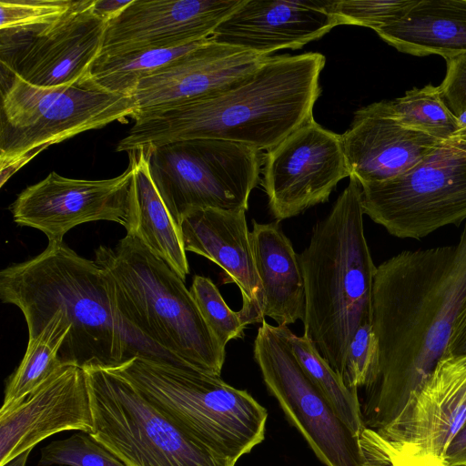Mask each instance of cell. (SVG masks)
<instances>
[{
  "label": "cell",
  "mask_w": 466,
  "mask_h": 466,
  "mask_svg": "<svg viewBox=\"0 0 466 466\" xmlns=\"http://www.w3.org/2000/svg\"><path fill=\"white\" fill-rule=\"evenodd\" d=\"M465 298L466 222L455 245L404 250L377 267L371 322L380 369L360 404L366 428L390 423L429 378Z\"/></svg>",
  "instance_id": "cell-1"
},
{
  "label": "cell",
  "mask_w": 466,
  "mask_h": 466,
  "mask_svg": "<svg viewBox=\"0 0 466 466\" xmlns=\"http://www.w3.org/2000/svg\"><path fill=\"white\" fill-rule=\"evenodd\" d=\"M325 63V56L316 52L270 56L220 91L137 115L116 151L204 138L268 151L313 119Z\"/></svg>",
  "instance_id": "cell-2"
},
{
  "label": "cell",
  "mask_w": 466,
  "mask_h": 466,
  "mask_svg": "<svg viewBox=\"0 0 466 466\" xmlns=\"http://www.w3.org/2000/svg\"><path fill=\"white\" fill-rule=\"evenodd\" d=\"M0 299L23 313L28 339L56 311L70 330L59 350L63 365L115 368L136 357L172 364L115 310L105 275L66 243H48L37 256L0 272ZM173 365V364H172Z\"/></svg>",
  "instance_id": "cell-3"
},
{
  "label": "cell",
  "mask_w": 466,
  "mask_h": 466,
  "mask_svg": "<svg viewBox=\"0 0 466 466\" xmlns=\"http://www.w3.org/2000/svg\"><path fill=\"white\" fill-rule=\"evenodd\" d=\"M363 215L361 185L350 176L299 254L306 299L303 334L340 377L353 335L372 321L377 267L364 234Z\"/></svg>",
  "instance_id": "cell-4"
},
{
  "label": "cell",
  "mask_w": 466,
  "mask_h": 466,
  "mask_svg": "<svg viewBox=\"0 0 466 466\" xmlns=\"http://www.w3.org/2000/svg\"><path fill=\"white\" fill-rule=\"evenodd\" d=\"M95 262L123 320L173 365L220 376L225 348L204 320L190 291L170 267L136 236L100 245Z\"/></svg>",
  "instance_id": "cell-5"
},
{
  "label": "cell",
  "mask_w": 466,
  "mask_h": 466,
  "mask_svg": "<svg viewBox=\"0 0 466 466\" xmlns=\"http://www.w3.org/2000/svg\"><path fill=\"white\" fill-rule=\"evenodd\" d=\"M112 369L221 457L237 462L265 438L267 410L220 376L141 357Z\"/></svg>",
  "instance_id": "cell-6"
},
{
  "label": "cell",
  "mask_w": 466,
  "mask_h": 466,
  "mask_svg": "<svg viewBox=\"0 0 466 466\" xmlns=\"http://www.w3.org/2000/svg\"><path fill=\"white\" fill-rule=\"evenodd\" d=\"M0 187L50 146L134 117V96L110 92L90 76L68 85H31L2 69Z\"/></svg>",
  "instance_id": "cell-7"
},
{
  "label": "cell",
  "mask_w": 466,
  "mask_h": 466,
  "mask_svg": "<svg viewBox=\"0 0 466 466\" xmlns=\"http://www.w3.org/2000/svg\"><path fill=\"white\" fill-rule=\"evenodd\" d=\"M91 436L127 466H235L170 419L112 368H87Z\"/></svg>",
  "instance_id": "cell-8"
},
{
  "label": "cell",
  "mask_w": 466,
  "mask_h": 466,
  "mask_svg": "<svg viewBox=\"0 0 466 466\" xmlns=\"http://www.w3.org/2000/svg\"><path fill=\"white\" fill-rule=\"evenodd\" d=\"M145 149L153 183L178 227L193 209H248L259 180V150L205 138Z\"/></svg>",
  "instance_id": "cell-9"
},
{
  "label": "cell",
  "mask_w": 466,
  "mask_h": 466,
  "mask_svg": "<svg viewBox=\"0 0 466 466\" xmlns=\"http://www.w3.org/2000/svg\"><path fill=\"white\" fill-rule=\"evenodd\" d=\"M466 417V353L443 356L402 410L359 437L364 466H449L445 452Z\"/></svg>",
  "instance_id": "cell-10"
},
{
  "label": "cell",
  "mask_w": 466,
  "mask_h": 466,
  "mask_svg": "<svg viewBox=\"0 0 466 466\" xmlns=\"http://www.w3.org/2000/svg\"><path fill=\"white\" fill-rule=\"evenodd\" d=\"M362 208L400 238L420 239L466 220V140L442 141L409 172L361 185Z\"/></svg>",
  "instance_id": "cell-11"
},
{
  "label": "cell",
  "mask_w": 466,
  "mask_h": 466,
  "mask_svg": "<svg viewBox=\"0 0 466 466\" xmlns=\"http://www.w3.org/2000/svg\"><path fill=\"white\" fill-rule=\"evenodd\" d=\"M287 329L263 319L254 339L253 357L268 392L323 464L364 466L359 437L305 374Z\"/></svg>",
  "instance_id": "cell-12"
},
{
  "label": "cell",
  "mask_w": 466,
  "mask_h": 466,
  "mask_svg": "<svg viewBox=\"0 0 466 466\" xmlns=\"http://www.w3.org/2000/svg\"><path fill=\"white\" fill-rule=\"evenodd\" d=\"M96 0H76L57 20L27 35H1V68L38 86H68L91 74L108 20Z\"/></svg>",
  "instance_id": "cell-13"
},
{
  "label": "cell",
  "mask_w": 466,
  "mask_h": 466,
  "mask_svg": "<svg viewBox=\"0 0 466 466\" xmlns=\"http://www.w3.org/2000/svg\"><path fill=\"white\" fill-rule=\"evenodd\" d=\"M262 187L279 222L329 200L337 184L350 177L341 135L314 118L264 156Z\"/></svg>",
  "instance_id": "cell-14"
},
{
  "label": "cell",
  "mask_w": 466,
  "mask_h": 466,
  "mask_svg": "<svg viewBox=\"0 0 466 466\" xmlns=\"http://www.w3.org/2000/svg\"><path fill=\"white\" fill-rule=\"evenodd\" d=\"M133 162L119 176L100 180L68 178L51 172L24 189L10 205L13 220L43 232L48 243L63 242L77 225L98 220L116 222L135 230L131 196Z\"/></svg>",
  "instance_id": "cell-15"
},
{
  "label": "cell",
  "mask_w": 466,
  "mask_h": 466,
  "mask_svg": "<svg viewBox=\"0 0 466 466\" xmlns=\"http://www.w3.org/2000/svg\"><path fill=\"white\" fill-rule=\"evenodd\" d=\"M244 0H131L107 22L98 56L207 39Z\"/></svg>",
  "instance_id": "cell-16"
},
{
  "label": "cell",
  "mask_w": 466,
  "mask_h": 466,
  "mask_svg": "<svg viewBox=\"0 0 466 466\" xmlns=\"http://www.w3.org/2000/svg\"><path fill=\"white\" fill-rule=\"evenodd\" d=\"M94 430L86 371L63 365L35 390L0 410V466L53 434Z\"/></svg>",
  "instance_id": "cell-17"
},
{
  "label": "cell",
  "mask_w": 466,
  "mask_h": 466,
  "mask_svg": "<svg viewBox=\"0 0 466 466\" xmlns=\"http://www.w3.org/2000/svg\"><path fill=\"white\" fill-rule=\"evenodd\" d=\"M269 56L208 37L139 82L133 95L137 106L135 116L220 91L248 76Z\"/></svg>",
  "instance_id": "cell-18"
},
{
  "label": "cell",
  "mask_w": 466,
  "mask_h": 466,
  "mask_svg": "<svg viewBox=\"0 0 466 466\" xmlns=\"http://www.w3.org/2000/svg\"><path fill=\"white\" fill-rule=\"evenodd\" d=\"M339 25L327 0H244L210 36L262 56L299 49Z\"/></svg>",
  "instance_id": "cell-19"
},
{
  "label": "cell",
  "mask_w": 466,
  "mask_h": 466,
  "mask_svg": "<svg viewBox=\"0 0 466 466\" xmlns=\"http://www.w3.org/2000/svg\"><path fill=\"white\" fill-rule=\"evenodd\" d=\"M179 229L186 251L205 257L220 267L226 281L240 290L239 312L247 325L264 319V293L258 276L246 210L199 208L188 211Z\"/></svg>",
  "instance_id": "cell-20"
},
{
  "label": "cell",
  "mask_w": 466,
  "mask_h": 466,
  "mask_svg": "<svg viewBox=\"0 0 466 466\" xmlns=\"http://www.w3.org/2000/svg\"><path fill=\"white\" fill-rule=\"evenodd\" d=\"M341 139L350 176L360 185L404 175L442 142L401 125L384 113L377 102L354 113Z\"/></svg>",
  "instance_id": "cell-21"
},
{
  "label": "cell",
  "mask_w": 466,
  "mask_h": 466,
  "mask_svg": "<svg viewBox=\"0 0 466 466\" xmlns=\"http://www.w3.org/2000/svg\"><path fill=\"white\" fill-rule=\"evenodd\" d=\"M256 268L264 293L263 315L278 325L304 319L305 287L299 254L279 223L253 221L250 232Z\"/></svg>",
  "instance_id": "cell-22"
},
{
  "label": "cell",
  "mask_w": 466,
  "mask_h": 466,
  "mask_svg": "<svg viewBox=\"0 0 466 466\" xmlns=\"http://www.w3.org/2000/svg\"><path fill=\"white\" fill-rule=\"evenodd\" d=\"M398 51L446 58L466 51V0H418L400 19L375 31Z\"/></svg>",
  "instance_id": "cell-23"
},
{
  "label": "cell",
  "mask_w": 466,
  "mask_h": 466,
  "mask_svg": "<svg viewBox=\"0 0 466 466\" xmlns=\"http://www.w3.org/2000/svg\"><path fill=\"white\" fill-rule=\"evenodd\" d=\"M133 162L131 196L137 237L185 281L189 266L179 227L173 220L151 178L147 150L128 152Z\"/></svg>",
  "instance_id": "cell-24"
},
{
  "label": "cell",
  "mask_w": 466,
  "mask_h": 466,
  "mask_svg": "<svg viewBox=\"0 0 466 466\" xmlns=\"http://www.w3.org/2000/svg\"><path fill=\"white\" fill-rule=\"evenodd\" d=\"M69 330L63 313L56 311L40 333L28 339L24 358L6 383L2 410L25 398L63 366L58 354Z\"/></svg>",
  "instance_id": "cell-25"
},
{
  "label": "cell",
  "mask_w": 466,
  "mask_h": 466,
  "mask_svg": "<svg viewBox=\"0 0 466 466\" xmlns=\"http://www.w3.org/2000/svg\"><path fill=\"white\" fill-rule=\"evenodd\" d=\"M287 337L305 374L326 398L338 417L360 437L366 427L358 390L345 385L341 377L321 357L306 335L298 336L288 328Z\"/></svg>",
  "instance_id": "cell-26"
},
{
  "label": "cell",
  "mask_w": 466,
  "mask_h": 466,
  "mask_svg": "<svg viewBox=\"0 0 466 466\" xmlns=\"http://www.w3.org/2000/svg\"><path fill=\"white\" fill-rule=\"evenodd\" d=\"M202 41L181 46L98 56L90 74L101 87L133 96L142 79L188 53Z\"/></svg>",
  "instance_id": "cell-27"
},
{
  "label": "cell",
  "mask_w": 466,
  "mask_h": 466,
  "mask_svg": "<svg viewBox=\"0 0 466 466\" xmlns=\"http://www.w3.org/2000/svg\"><path fill=\"white\" fill-rule=\"evenodd\" d=\"M377 105L401 125L441 141L451 139L459 131L457 117L444 103L439 86L413 87L400 97L382 100Z\"/></svg>",
  "instance_id": "cell-28"
},
{
  "label": "cell",
  "mask_w": 466,
  "mask_h": 466,
  "mask_svg": "<svg viewBox=\"0 0 466 466\" xmlns=\"http://www.w3.org/2000/svg\"><path fill=\"white\" fill-rule=\"evenodd\" d=\"M74 0H1L0 35H27L48 26Z\"/></svg>",
  "instance_id": "cell-29"
},
{
  "label": "cell",
  "mask_w": 466,
  "mask_h": 466,
  "mask_svg": "<svg viewBox=\"0 0 466 466\" xmlns=\"http://www.w3.org/2000/svg\"><path fill=\"white\" fill-rule=\"evenodd\" d=\"M189 291L204 320L224 347L230 340L243 337L247 324L239 310L233 311L227 305L209 278L195 275Z\"/></svg>",
  "instance_id": "cell-30"
},
{
  "label": "cell",
  "mask_w": 466,
  "mask_h": 466,
  "mask_svg": "<svg viewBox=\"0 0 466 466\" xmlns=\"http://www.w3.org/2000/svg\"><path fill=\"white\" fill-rule=\"evenodd\" d=\"M127 466L91 434L77 432L41 449L39 466Z\"/></svg>",
  "instance_id": "cell-31"
},
{
  "label": "cell",
  "mask_w": 466,
  "mask_h": 466,
  "mask_svg": "<svg viewBox=\"0 0 466 466\" xmlns=\"http://www.w3.org/2000/svg\"><path fill=\"white\" fill-rule=\"evenodd\" d=\"M418 0H327V11L339 25L374 31L403 17Z\"/></svg>",
  "instance_id": "cell-32"
},
{
  "label": "cell",
  "mask_w": 466,
  "mask_h": 466,
  "mask_svg": "<svg viewBox=\"0 0 466 466\" xmlns=\"http://www.w3.org/2000/svg\"><path fill=\"white\" fill-rule=\"evenodd\" d=\"M379 343L372 322L361 325L353 335L341 375L345 385L354 390L370 385L379 373Z\"/></svg>",
  "instance_id": "cell-33"
},
{
  "label": "cell",
  "mask_w": 466,
  "mask_h": 466,
  "mask_svg": "<svg viewBox=\"0 0 466 466\" xmlns=\"http://www.w3.org/2000/svg\"><path fill=\"white\" fill-rule=\"evenodd\" d=\"M445 60L446 75L439 88L444 103L458 117L466 111V51Z\"/></svg>",
  "instance_id": "cell-34"
},
{
  "label": "cell",
  "mask_w": 466,
  "mask_h": 466,
  "mask_svg": "<svg viewBox=\"0 0 466 466\" xmlns=\"http://www.w3.org/2000/svg\"><path fill=\"white\" fill-rule=\"evenodd\" d=\"M466 353V298L459 311L444 356Z\"/></svg>",
  "instance_id": "cell-35"
},
{
  "label": "cell",
  "mask_w": 466,
  "mask_h": 466,
  "mask_svg": "<svg viewBox=\"0 0 466 466\" xmlns=\"http://www.w3.org/2000/svg\"><path fill=\"white\" fill-rule=\"evenodd\" d=\"M449 466H466V417L445 452Z\"/></svg>",
  "instance_id": "cell-36"
},
{
  "label": "cell",
  "mask_w": 466,
  "mask_h": 466,
  "mask_svg": "<svg viewBox=\"0 0 466 466\" xmlns=\"http://www.w3.org/2000/svg\"><path fill=\"white\" fill-rule=\"evenodd\" d=\"M129 1H106L96 0L95 7L99 15L106 18L108 21L115 17L122 11L129 3Z\"/></svg>",
  "instance_id": "cell-37"
},
{
  "label": "cell",
  "mask_w": 466,
  "mask_h": 466,
  "mask_svg": "<svg viewBox=\"0 0 466 466\" xmlns=\"http://www.w3.org/2000/svg\"><path fill=\"white\" fill-rule=\"evenodd\" d=\"M32 450H27L2 466H25Z\"/></svg>",
  "instance_id": "cell-38"
},
{
  "label": "cell",
  "mask_w": 466,
  "mask_h": 466,
  "mask_svg": "<svg viewBox=\"0 0 466 466\" xmlns=\"http://www.w3.org/2000/svg\"><path fill=\"white\" fill-rule=\"evenodd\" d=\"M459 131L466 128V111L457 117Z\"/></svg>",
  "instance_id": "cell-39"
},
{
  "label": "cell",
  "mask_w": 466,
  "mask_h": 466,
  "mask_svg": "<svg viewBox=\"0 0 466 466\" xmlns=\"http://www.w3.org/2000/svg\"><path fill=\"white\" fill-rule=\"evenodd\" d=\"M454 137H460V138H462V139H465L466 140V128L465 129H462V130H460L458 131Z\"/></svg>",
  "instance_id": "cell-40"
}]
</instances>
